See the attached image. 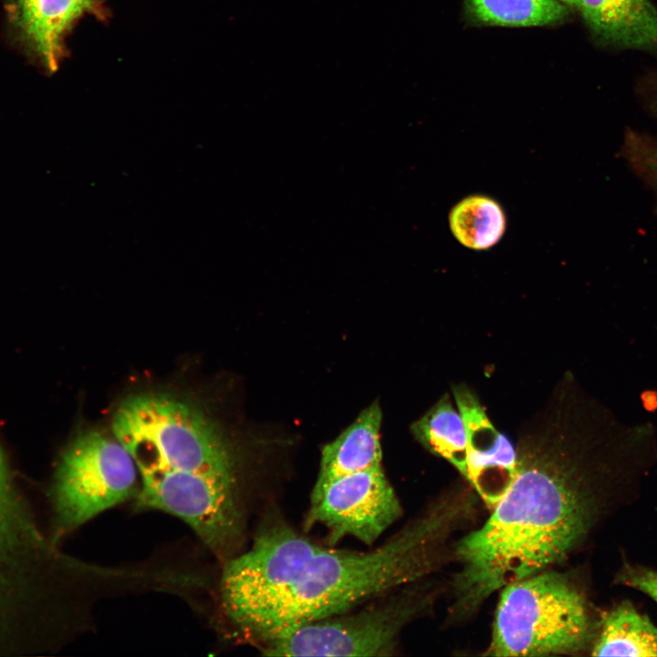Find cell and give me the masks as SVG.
<instances>
[{
  "mask_svg": "<svg viewBox=\"0 0 657 657\" xmlns=\"http://www.w3.org/2000/svg\"><path fill=\"white\" fill-rule=\"evenodd\" d=\"M558 1H559L560 3H562L564 5L577 7L579 0H558Z\"/></svg>",
  "mask_w": 657,
  "mask_h": 657,
  "instance_id": "cell-20",
  "label": "cell"
},
{
  "mask_svg": "<svg viewBox=\"0 0 657 657\" xmlns=\"http://www.w3.org/2000/svg\"><path fill=\"white\" fill-rule=\"evenodd\" d=\"M135 461L115 438L98 431L78 435L57 465L54 506L58 533H68L137 494Z\"/></svg>",
  "mask_w": 657,
  "mask_h": 657,
  "instance_id": "cell-6",
  "label": "cell"
},
{
  "mask_svg": "<svg viewBox=\"0 0 657 657\" xmlns=\"http://www.w3.org/2000/svg\"><path fill=\"white\" fill-rule=\"evenodd\" d=\"M652 110L657 114V99L652 102Z\"/></svg>",
  "mask_w": 657,
  "mask_h": 657,
  "instance_id": "cell-21",
  "label": "cell"
},
{
  "mask_svg": "<svg viewBox=\"0 0 657 657\" xmlns=\"http://www.w3.org/2000/svg\"><path fill=\"white\" fill-rule=\"evenodd\" d=\"M599 409L567 372L520 429L513 483L455 549L460 611L560 562L583 540L595 510L588 455L604 428Z\"/></svg>",
  "mask_w": 657,
  "mask_h": 657,
  "instance_id": "cell-1",
  "label": "cell"
},
{
  "mask_svg": "<svg viewBox=\"0 0 657 657\" xmlns=\"http://www.w3.org/2000/svg\"><path fill=\"white\" fill-rule=\"evenodd\" d=\"M592 655L657 656V627L630 602H623L605 614Z\"/></svg>",
  "mask_w": 657,
  "mask_h": 657,
  "instance_id": "cell-14",
  "label": "cell"
},
{
  "mask_svg": "<svg viewBox=\"0 0 657 657\" xmlns=\"http://www.w3.org/2000/svg\"><path fill=\"white\" fill-rule=\"evenodd\" d=\"M591 638L582 593L562 573L542 570L501 589L487 655L572 654Z\"/></svg>",
  "mask_w": 657,
  "mask_h": 657,
  "instance_id": "cell-4",
  "label": "cell"
},
{
  "mask_svg": "<svg viewBox=\"0 0 657 657\" xmlns=\"http://www.w3.org/2000/svg\"><path fill=\"white\" fill-rule=\"evenodd\" d=\"M449 224L454 237L464 246L485 250L494 246L506 230V217L493 199L474 195L464 198L451 211Z\"/></svg>",
  "mask_w": 657,
  "mask_h": 657,
  "instance_id": "cell-17",
  "label": "cell"
},
{
  "mask_svg": "<svg viewBox=\"0 0 657 657\" xmlns=\"http://www.w3.org/2000/svg\"><path fill=\"white\" fill-rule=\"evenodd\" d=\"M139 508L183 520L214 553L235 555L245 528L240 487L197 473L158 465L138 467Z\"/></svg>",
  "mask_w": 657,
  "mask_h": 657,
  "instance_id": "cell-7",
  "label": "cell"
},
{
  "mask_svg": "<svg viewBox=\"0 0 657 657\" xmlns=\"http://www.w3.org/2000/svg\"><path fill=\"white\" fill-rule=\"evenodd\" d=\"M411 432L424 448L447 460L464 475L466 432L462 416L447 393L411 425Z\"/></svg>",
  "mask_w": 657,
  "mask_h": 657,
  "instance_id": "cell-15",
  "label": "cell"
},
{
  "mask_svg": "<svg viewBox=\"0 0 657 657\" xmlns=\"http://www.w3.org/2000/svg\"><path fill=\"white\" fill-rule=\"evenodd\" d=\"M467 505L444 497L366 551L324 546L287 519L274 523L257 549L260 596L235 627L259 648L306 623L423 579L440 561Z\"/></svg>",
  "mask_w": 657,
  "mask_h": 657,
  "instance_id": "cell-2",
  "label": "cell"
},
{
  "mask_svg": "<svg viewBox=\"0 0 657 657\" xmlns=\"http://www.w3.org/2000/svg\"><path fill=\"white\" fill-rule=\"evenodd\" d=\"M465 8L477 23L509 27L554 25L568 14L558 0H465Z\"/></svg>",
  "mask_w": 657,
  "mask_h": 657,
  "instance_id": "cell-16",
  "label": "cell"
},
{
  "mask_svg": "<svg viewBox=\"0 0 657 657\" xmlns=\"http://www.w3.org/2000/svg\"><path fill=\"white\" fill-rule=\"evenodd\" d=\"M620 156L657 196V138L627 129Z\"/></svg>",
  "mask_w": 657,
  "mask_h": 657,
  "instance_id": "cell-18",
  "label": "cell"
},
{
  "mask_svg": "<svg viewBox=\"0 0 657 657\" xmlns=\"http://www.w3.org/2000/svg\"><path fill=\"white\" fill-rule=\"evenodd\" d=\"M111 425L137 467L193 472L239 487L236 460L227 440L188 402L165 393L131 395L118 406Z\"/></svg>",
  "mask_w": 657,
  "mask_h": 657,
  "instance_id": "cell-3",
  "label": "cell"
},
{
  "mask_svg": "<svg viewBox=\"0 0 657 657\" xmlns=\"http://www.w3.org/2000/svg\"><path fill=\"white\" fill-rule=\"evenodd\" d=\"M416 580L364 606L306 623L258 650L269 656H391L402 630L431 601Z\"/></svg>",
  "mask_w": 657,
  "mask_h": 657,
  "instance_id": "cell-5",
  "label": "cell"
},
{
  "mask_svg": "<svg viewBox=\"0 0 657 657\" xmlns=\"http://www.w3.org/2000/svg\"><path fill=\"white\" fill-rule=\"evenodd\" d=\"M381 419L380 404L374 402L333 441L325 444L314 485L347 474L381 467Z\"/></svg>",
  "mask_w": 657,
  "mask_h": 657,
  "instance_id": "cell-13",
  "label": "cell"
},
{
  "mask_svg": "<svg viewBox=\"0 0 657 657\" xmlns=\"http://www.w3.org/2000/svg\"><path fill=\"white\" fill-rule=\"evenodd\" d=\"M467 436L464 477L485 504L494 507L516 476V447L488 418L477 396L465 384L452 388Z\"/></svg>",
  "mask_w": 657,
  "mask_h": 657,
  "instance_id": "cell-11",
  "label": "cell"
},
{
  "mask_svg": "<svg viewBox=\"0 0 657 657\" xmlns=\"http://www.w3.org/2000/svg\"><path fill=\"white\" fill-rule=\"evenodd\" d=\"M5 9L15 43L51 74L66 57V38L81 17H109L101 0H5Z\"/></svg>",
  "mask_w": 657,
  "mask_h": 657,
  "instance_id": "cell-10",
  "label": "cell"
},
{
  "mask_svg": "<svg viewBox=\"0 0 657 657\" xmlns=\"http://www.w3.org/2000/svg\"><path fill=\"white\" fill-rule=\"evenodd\" d=\"M620 582L643 592L657 603V572L641 567H627L620 572Z\"/></svg>",
  "mask_w": 657,
  "mask_h": 657,
  "instance_id": "cell-19",
  "label": "cell"
},
{
  "mask_svg": "<svg viewBox=\"0 0 657 657\" xmlns=\"http://www.w3.org/2000/svg\"><path fill=\"white\" fill-rule=\"evenodd\" d=\"M593 35L626 48H657V9L650 0H579Z\"/></svg>",
  "mask_w": 657,
  "mask_h": 657,
  "instance_id": "cell-12",
  "label": "cell"
},
{
  "mask_svg": "<svg viewBox=\"0 0 657 657\" xmlns=\"http://www.w3.org/2000/svg\"><path fill=\"white\" fill-rule=\"evenodd\" d=\"M47 550L14 487L0 445V635L36 610Z\"/></svg>",
  "mask_w": 657,
  "mask_h": 657,
  "instance_id": "cell-9",
  "label": "cell"
},
{
  "mask_svg": "<svg viewBox=\"0 0 657 657\" xmlns=\"http://www.w3.org/2000/svg\"><path fill=\"white\" fill-rule=\"evenodd\" d=\"M402 513L400 499L381 466L313 485L304 530L322 526L328 546L347 537L371 546Z\"/></svg>",
  "mask_w": 657,
  "mask_h": 657,
  "instance_id": "cell-8",
  "label": "cell"
}]
</instances>
